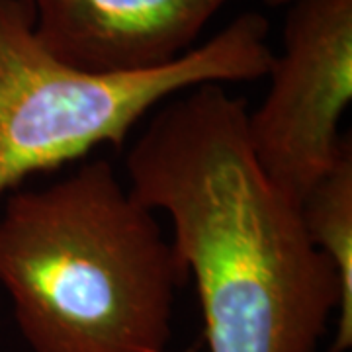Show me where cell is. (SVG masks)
Returning <instances> with one entry per match:
<instances>
[{
	"mask_svg": "<svg viewBox=\"0 0 352 352\" xmlns=\"http://www.w3.org/2000/svg\"><path fill=\"white\" fill-rule=\"evenodd\" d=\"M305 233L333 264L339 278L340 302L331 352L352 346V145L300 204Z\"/></svg>",
	"mask_w": 352,
	"mask_h": 352,
	"instance_id": "cell-6",
	"label": "cell"
},
{
	"mask_svg": "<svg viewBox=\"0 0 352 352\" xmlns=\"http://www.w3.org/2000/svg\"><path fill=\"white\" fill-rule=\"evenodd\" d=\"M39 41L88 73H138L173 63L231 0H24Z\"/></svg>",
	"mask_w": 352,
	"mask_h": 352,
	"instance_id": "cell-5",
	"label": "cell"
},
{
	"mask_svg": "<svg viewBox=\"0 0 352 352\" xmlns=\"http://www.w3.org/2000/svg\"><path fill=\"white\" fill-rule=\"evenodd\" d=\"M263 2L266 6H270V8H278V6H288L294 0H263Z\"/></svg>",
	"mask_w": 352,
	"mask_h": 352,
	"instance_id": "cell-7",
	"label": "cell"
},
{
	"mask_svg": "<svg viewBox=\"0 0 352 352\" xmlns=\"http://www.w3.org/2000/svg\"><path fill=\"white\" fill-rule=\"evenodd\" d=\"M270 87L247 112V138L266 178L294 204L351 143L339 124L352 100V0H294Z\"/></svg>",
	"mask_w": 352,
	"mask_h": 352,
	"instance_id": "cell-4",
	"label": "cell"
},
{
	"mask_svg": "<svg viewBox=\"0 0 352 352\" xmlns=\"http://www.w3.org/2000/svg\"><path fill=\"white\" fill-rule=\"evenodd\" d=\"M247 112L219 82L164 100L127 151V186L173 226L208 351L317 352L339 278L256 163Z\"/></svg>",
	"mask_w": 352,
	"mask_h": 352,
	"instance_id": "cell-1",
	"label": "cell"
},
{
	"mask_svg": "<svg viewBox=\"0 0 352 352\" xmlns=\"http://www.w3.org/2000/svg\"><path fill=\"white\" fill-rule=\"evenodd\" d=\"M190 280L159 214L92 159L0 210V288L32 352H188L173 346Z\"/></svg>",
	"mask_w": 352,
	"mask_h": 352,
	"instance_id": "cell-2",
	"label": "cell"
},
{
	"mask_svg": "<svg viewBox=\"0 0 352 352\" xmlns=\"http://www.w3.org/2000/svg\"><path fill=\"white\" fill-rule=\"evenodd\" d=\"M268 32L263 14L243 12L164 67L88 73L47 51L24 0H0V198L102 145L122 147L147 113L186 88L266 76Z\"/></svg>",
	"mask_w": 352,
	"mask_h": 352,
	"instance_id": "cell-3",
	"label": "cell"
}]
</instances>
